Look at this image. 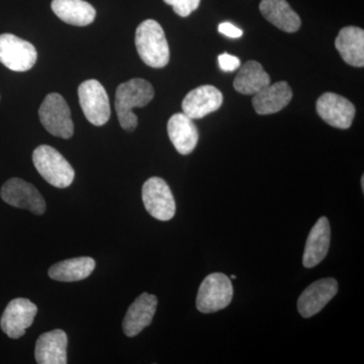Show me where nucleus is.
I'll use <instances>...</instances> for the list:
<instances>
[{"label":"nucleus","instance_id":"1","mask_svg":"<svg viewBox=\"0 0 364 364\" xmlns=\"http://www.w3.org/2000/svg\"><path fill=\"white\" fill-rule=\"evenodd\" d=\"M152 85L142 78H134L117 86L114 107L119 124L124 130L133 132L138 126V117L134 114L135 107H143L154 97Z\"/></svg>","mask_w":364,"mask_h":364},{"label":"nucleus","instance_id":"2","mask_svg":"<svg viewBox=\"0 0 364 364\" xmlns=\"http://www.w3.org/2000/svg\"><path fill=\"white\" fill-rule=\"evenodd\" d=\"M135 44L146 65L163 68L169 63L170 50L162 26L154 20L144 21L136 31Z\"/></svg>","mask_w":364,"mask_h":364},{"label":"nucleus","instance_id":"3","mask_svg":"<svg viewBox=\"0 0 364 364\" xmlns=\"http://www.w3.org/2000/svg\"><path fill=\"white\" fill-rule=\"evenodd\" d=\"M33 162L41 176L55 188H68L75 177V171L70 163L51 146L41 145L36 148Z\"/></svg>","mask_w":364,"mask_h":364},{"label":"nucleus","instance_id":"4","mask_svg":"<svg viewBox=\"0 0 364 364\" xmlns=\"http://www.w3.org/2000/svg\"><path fill=\"white\" fill-rule=\"evenodd\" d=\"M233 294L230 277L220 272L212 273L200 284L196 296V308L203 314L218 312L231 304Z\"/></svg>","mask_w":364,"mask_h":364},{"label":"nucleus","instance_id":"5","mask_svg":"<svg viewBox=\"0 0 364 364\" xmlns=\"http://www.w3.org/2000/svg\"><path fill=\"white\" fill-rule=\"evenodd\" d=\"M39 117L43 127L51 135L70 139L74 134V124L66 100L59 93L53 92L41 105Z\"/></svg>","mask_w":364,"mask_h":364},{"label":"nucleus","instance_id":"6","mask_svg":"<svg viewBox=\"0 0 364 364\" xmlns=\"http://www.w3.org/2000/svg\"><path fill=\"white\" fill-rule=\"evenodd\" d=\"M79 102L87 121L97 127H102L111 117L109 95L104 86L95 79L81 83L78 87Z\"/></svg>","mask_w":364,"mask_h":364},{"label":"nucleus","instance_id":"7","mask_svg":"<svg viewBox=\"0 0 364 364\" xmlns=\"http://www.w3.org/2000/svg\"><path fill=\"white\" fill-rule=\"evenodd\" d=\"M142 198L147 212L159 221H170L176 215V205L171 189L160 177H151L144 183Z\"/></svg>","mask_w":364,"mask_h":364},{"label":"nucleus","instance_id":"8","mask_svg":"<svg viewBox=\"0 0 364 364\" xmlns=\"http://www.w3.org/2000/svg\"><path fill=\"white\" fill-rule=\"evenodd\" d=\"M35 46L21 39L13 33L0 35V63L9 70L26 72L31 70L37 62Z\"/></svg>","mask_w":364,"mask_h":364},{"label":"nucleus","instance_id":"9","mask_svg":"<svg viewBox=\"0 0 364 364\" xmlns=\"http://www.w3.org/2000/svg\"><path fill=\"white\" fill-rule=\"evenodd\" d=\"M1 198L14 208H25L35 215L46 212L44 198L37 188L21 178H11L1 188Z\"/></svg>","mask_w":364,"mask_h":364},{"label":"nucleus","instance_id":"10","mask_svg":"<svg viewBox=\"0 0 364 364\" xmlns=\"http://www.w3.org/2000/svg\"><path fill=\"white\" fill-rule=\"evenodd\" d=\"M38 308L30 299L18 298L9 301L2 314L0 326L9 338L18 339L25 335L37 315Z\"/></svg>","mask_w":364,"mask_h":364},{"label":"nucleus","instance_id":"11","mask_svg":"<svg viewBox=\"0 0 364 364\" xmlns=\"http://www.w3.org/2000/svg\"><path fill=\"white\" fill-rule=\"evenodd\" d=\"M318 116L334 128L346 130L351 127L355 107L347 98L333 92H326L317 102Z\"/></svg>","mask_w":364,"mask_h":364},{"label":"nucleus","instance_id":"12","mask_svg":"<svg viewBox=\"0 0 364 364\" xmlns=\"http://www.w3.org/2000/svg\"><path fill=\"white\" fill-rule=\"evenodd\" d=\"M337 293L338 282L332 277L314 282L299 296L298 310L301 317L311 318L321 312Z\"/></svg>","mask_w":364,"mask_h":364},{"label":"nucleus","instance_id":"13","mask_svg":"<svg viewBox=\"0 0 364 364\" xmlns=\"http://www.w3.org/2000/svg\"><path fill=\"white\" fill-rule=\"evenodd\" d=\"M221 91L213 85H202L189 91L182 102V111L191 119H202L222 107Z\"/></svg>","mask_w":364,"mask_h":364},{"label":"nucleus","instance_id":"14","mask_svg":"<svg viewBox=\"0 0 364 364\" xmlns=\"http://www.w3.org/2000/svg\"><path fill=\"white\" fill-rule=\"evenodd\" d=\"M157 304L156 296L147 293L135 299L124 318L123 330L126 336H136L152 323Z\"/></svg>","mask_w":364,"mask_h":364},{"label":"nucleus","instance_id":"15","mask_svg":"<svg viewBox=\"0 0 364 364\" xmlns=\"http://www.w3.org/2000/svg\"><path fill=\"white\" fill-rule=\"evenodd\" d=\"M330 241H331L330 223L327 218H320L311 230L306 239L303 256L304 267L312 268L322 262L329 251Z\"/></svg>","mask_w":364,"mask_h":364},{"label":"nucleus","instance_id":"16","mask_svg":"<svg viewBox=\"0 0 364 364\" xmlns=\"http://www.w3.org/2000/svg\"><path fill=\"white\" fill-rule=\"evenodd\" d=\"M293 98V90L286 81L270 83L254 95L252 105L258 114H272L284 109Z\"/></svg>","mask_w":364,"mask_h":364},{"label":"nucleus","instance_id":"17","mask_svg":"<svg viewBox=\"0 0 364 364\" xmlns=\"http://www.w3.org/2000/svg\"><path fill=\"white\" fill-rule=\"evenodd\" d=\"M170 141L177 152L188 155L196 149L198 142V131L193 119L186 114H173L167 124Z\"/></svg>","mask_w":364,"mask_h":364},{"label":"nucleus","instance_id":"18","mask_svg":"<svg viewBox=\"0 0 364 364\" xmlns=\"http://www.w3.org/2000/svg\"><path fill=\"white\" fill-rule=\"evenodd\" d=\"M67 344L68 338L63 330L44 333L36 344V360L39 364H66Z\"/></svg>","mask_w":364,"mask_h":364},{"label":"nucleus","instance_id":"19","mask_svg":"<svg viewBox=\"0 0 364 364\" xmlns=\"http://www.w3.org/2000/svg\"><path fill=\"white\" fill-rule=\"evenodd\" d=\"M259 9L269 23L284 32L296 33L301 28V18L287 0H262Z\"/></svg>","mask_w":364,"mask_h":364},{"label":"nucleus","instance_id":"20","mask_svg":"<svg viewBox=\"0 0 364 364\" xmlns=\"http://www.w3.org/2000/svg\"><path fill=\"white\" fill-rule=\"evenodd\" d=\"M335 47L349 65L364 66V31L358 26H346L340 31Z\"/></svg>","mask_w":364,"mask_h":364},{"label":"nucleus","instance_id":"21","mask_svg":"<svg viewBox=\"0 0 364 364\" xmlns=\"http://www.w3.org/2000/svg\"><path fill=\"white\" fill-rule=\"evenodd\" d=\"M51 7L60 20L68 25L88 26L97 16L95 7L85 0H53Z\"/></svg>","mask_w":364,"mask_h":364},{"label":"nucleus","instance_id":"22","mask_svg":"<svg viewBox=\"0 0 364 364\" xmlns=\"http://www.w3.org/2000/svg\"><path fill=\"white\" fill-rule=\"evenodd\" d=\"M270 85V76L257 61H248L241 67L234 80V88L239 93L254 95Z\"/></svg>","mask_w":364,"mask_h":364},{"label":"nucleus","instance_id":"23","mask_svg":"<svg viewBox=\"0 0 364 364\" xmlns=\"http://www.w3.org/2000/svg\"><path fill=\"white\" fill-rule=\"evenodd\" d=\"M95 268V261L91 257H77L60 261L49 269L52 279L62 282H79L90 277Z\"/></svg>","mask_w":364,"mask_h":364},{"label":"nucleus","instance_id":"24","mask_svg":"<svg viewBox=\"0 0 364 364\" xmlns=\"http://www.w3.org/2000/svg\"><path fill=\"white\" fill-rule=\"evenodd\" d=\"M165 4L173 7L174 13L186 18L200 6V0H164Z\"/></svg>","mask_w":364,"mask_h":364},{"label":"nucleus","instance_id":"25","mask_svg":"<svg viewBox=\"0 0 364 364\" xmlns=\"http://www.w3.org/2000/svg\"><path fill=\"white\" fill-rule=\"evenodd\" d=\"M219 64L222 70L225 72H233L241 66L240 59L233 55L227 54V53L220 55Z\"/></svg>","mask_w":364,"mask_h":364},{"label":"nucleus","instance_id":"26","mask_svg":"<svg viewBox=\"0 0 364 364\" xmlns=\"http://www.w3.org/2000/svg\"><path fill=\"white\" fill-rule=\"evenodd\" d=\"M219 32L223 33V35L227 36V37L233 38V39L240 38L242 35H243L242 30L232 25L231 23H221V25L219 26Z\"/></svg>","mask_w":364,"mask_h":364},{"label":"nucleus","instance_id":"27","mask_svg":"<svg viewBox=\"0 0 364 364\" xmlns=\"http://www.w3.org/2000/svg\"><path fill=\"white\" fill-rule=\"evenodd\" d=\"M361 186H363V191L364 189V177L363 176V178H361Z\"/></svg>","mask_w":364,"mask_h":364},{"label":"nucleus","instance_id":"28","mask_svg":"<svg viewBox=\"0 0 364 364\" xmlns=\"http://www.w3.org/2000/svg\"><path fill=\"white\" fill-rule=\"evenodd\" d=\"M231 279H236V275H231Z\"/></svg>","mask_w":364,"mask_h":364}]
</instances>
